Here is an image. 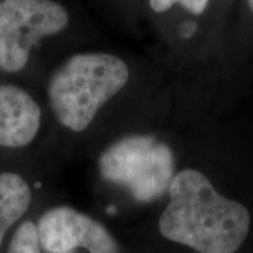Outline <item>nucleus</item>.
I'll use <instances>...</instances> for the list:
<instances>
[{
    "mask_svg": "<svg viewBox=\"0 0 253 253\" xmlns=\"http://www.w3.org/2000/svg\"><path fill=\"white\" fill-rule=\"evenodd\" d=\"M170 201L159 218L166 239L199 253H235L249 234L251 215L244 204L221 196L199 170L173 176Z\"/></svg>",
    "mask_w": 253,
    "mask_h": 253,
    "instance_id": "1",
    "label": "nucleus"
},
{
    "mask_svg": "<svg viewBox=\"0 0 253 253\" xmlns=\"http://www.w3.org/2000/svg\"><path fill=\"white\" fill-rule=\"evenodd\" d=\"M30 203L27 181L16 173H0V245L10 226L26 214Z\"/></svg>",
    "mask_w": 253,
    "mask_h": 253,
    "instance_id": "7",
    "label": "nucleus"
},
{
    "mask_svg": "<svg viewBox=\"0 0 253 253\" xmlns=\"http://www.w3.org/2000/svg\"><path fill=\"white\" fill-rule=\"evenodd\" d=\"M179 3L186 10L193 14H201L208 4V0H149V4L156 13H163L172 7L173 4Z\"/></svg>",
    "mask_w": 253,
    "mask_h": 253,
    "instance_id": "9",
    "label": "nucleus"
},
{
    "mask_svg": "<svg viewBox=\"0 0 253 253\" xmlns=\"http://www.w3.org/2000/svg\"><path fill=\"white\" fill-rule=\"evenodd\" d=\"M69 14L54 0L0 1V69L18 72L44 37L66 28Z\"/></svg>",
    "mask_w": 253,
    "mask_h": 253,
    "instance_id": "4",
    "label": "nucleus"
},
{
    "mask_svg": "<svg viewBox=\"0 0 253 253\" xmlns=\"http://www.w3.org/2000/svg\"><path fill=\"white\" fill-rule=\"evenodd\" d=\"M194 30H196L194 24H191V23H190V24H186L184 27L181 28V34H183L184 37H190L191 34H193V31H194Z\"/></svg>",
    "mask_w": 253,
    "mask_h": 253,
    "instance_id": "10",
    "label": "nucleus"
},
{
    "mask_svg": "<svg viewBox=\"0 0 253 253\" xmlns=\"http://www.w3.org/2000/svg\"><path fill=\"white\" fill-rule=\"evenodd\" d=\"M7 253H41L37 225L33 221H24L11 238Z\"/></svg>",
    "mask_w": 253,
    "mask_h": 253,
    "instance_id": "8",
    "label": "nucleus"
},
{
    "mask_svg": "<svg viewBox=\"0 0 253 253\" xmlns=\"http://www.w3.org/2000/svg\"><path fill=\"white\" fill-rule=\"evenodd\" d=\"M41 110L27 91L0 86V146L23 148L38 134Z\"/></svg>",
    "mask_w": 253,
    "mask_h": 253,
    "instance_id": "6",
    "label": "nucleus"
},
{
    "mask_svg": "<svg viewBox=\"0 0 253 253\" xmlns=\"http://www.w3.org/2000/svg\"><path fill=\"white\" fill-rule=\"evenodd\" d=\"M126 63L114 55L91 52L71 56L52 75L48 99L63 126L81 132L90 126L100 107L128 82Z\"/></svg>",
    "mask_w": 253,
    "mask_h": 253,
    "instance_id": "2",
    "label": "nucleus"
},
{
    "mask_svg": "<svg viewBox=\"0 0 253 253\" xmlns=\"http://www.w3.org/2000/svg\"><path fill=\"white\" fill-rule=\"evenodd\" d=\"M101 177L126 187L141 203H151L169 191L174 176V156L166 144L151 135L118 139L101 154Z\"/></svg>",
    "mask_w": 253,
    "mask_h": 253,
    "instance_id": "3",
    "label": "nucleus"
},
{
    "mask_svg": "<svg viewBox=\"0 0 253 253\" xmlns=\"http://www.w3.org/2000/svg\"><path fill=\"white\" fill-rule=\"evenodd\" d=\"M248 4H249V7H251V10H252L253 13V0H248Z\"/></svg>",
    "mask_w": 253,
    "mask_h": 253,
    "instance_id": "11",
    "label": "nucleus"
},
{
    "mask_svg": "<svg viewBox=\"0 0 253 253\" xmlns=\"http://www.w3.org/2000/svg\"><path fill=\"white\" fill-rule=\"evenodd\" d=\"M37 231L40 246L46 253H120L106 226L71 207L46 211Z\"/></svg>",
    "mask_w": 253,
    "mask_h": 253,
    "instance_id": "5",
    "label": "nucleus"
},
{
    "mask_svg": "<svg viewBox=\"0 0 253 253\" xmlns=\"http://www.w3.org/2000/svg\"><path fill=\"white\" fill-rule=\"evenodd\" d=\"M0 1H1V0H0Z\"/></svg>",
    "mask_w": 253,
    "mask_h": 253,
    "instance_id": "12",
    "label": "nucleus"
}]
</instances>
